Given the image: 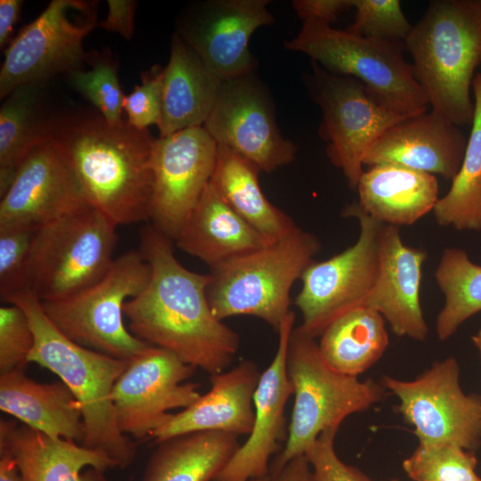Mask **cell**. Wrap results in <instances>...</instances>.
Here are the masks:
<instances>
[{
	"mask_svg": "<svg viewBox=\"0 0 481 481\" xmlns=\"http://www.w3.org/2000/svg\"><path fill=\"white\" fill-rule=\"evenodd\" d=\"M139 250L151 267V278L124 306L130 332L209 375L225 371L240 339L210 308L209 274L184 267L174 254L173 241L151 224L141 230Z\"/></svg>",
	"mask_w": 481,
	"mask_h": 481,
	"instance_id": "6da1fadb",
	"label": "cell"
},
{
	"mask_svg": "<svg viewBox=\"0 0 481 481\" xmlns=\"http://www.w3.org/2000/svg\"><path fill=\"white\" fill-rule=\"evenodd\" d=\"M50 138L90 205L115 225L150 220L154 138L125 121L110 126L94 110L52 114Z\"/></svg>",
	"mask_w": 481,
	"mask_h": 481,
	"instance_id": "7a4b0ae2",
	"label": "cell"
},
{
	"mask_svg": "<svg viewBox=\"0 0 481 481\" xmlns=\"http://www.w3.org/2000/svg\"><path fill=\"white\" fill-rule=\"evenodd\" d=\"M7 304L26 314L35 336L29 363L56 374L77 399L85 426L82 445L108 456L124 469L135 460V444L116 423L111 392L129 360H122L83 346L60 331L45 314L32 291L18 294Z\"/></svg>",
	"mask_w": 481,
	"mask_h": 481,
	"instance_id": "3957f363",
	"label": "cell"
},
{
	"mask_svg": "<svg viewBox=\"0 0 481 481\" xmlns=\"http://www.w3.org/2000/svg\"><path fill=\"white\" fill-rule=\"evenodd\" d=\"M433 112L471 125L470 89L481 63V0L431 1L404 42Z\"/></svg>",
	"mask_w": 481,
	"mask_h": 481,
	"instance_id": "277c9868",
	"label": "cell"
},
{
	"mask_svg": "<svg viewBox=\"0 0 481 481\" xmlns=\"http://www.w3.org/2000/svg\"><path fill=\"white\" fill-rule=\"evenodd\" d=\"M322 249L320 240L297 227L289 234L210 268L207 296L220 321L250 315L277 333L290 312V289Z\"/></svg>",
	"mask_w": 481,
	"mask_h": 481,
	"instance_id": "5b68a950",
	"label": "cell"
},
{
	"mask_svg": "<svg viewBox=\"0 0 481 481\" xmlns=\"http://www.w3.org/2000/svg\"><path fill=\"white\" fill-rule=\"evenodd\" d=\"M286 365L294 404L287 441L273 459L270 473L305 455L325 429L338 428L347 416L379 402L386 390L371 378L361 381L334 370L323 358L315 338L297 328L290 334Z\"/></svg>",
	"mask_w": 481,
	"mask_h": 481,
	"instance_id": "8992f818",
	"label": "cell"
},
{
	"mask_svg": "<svg viewBox=\"0 0 481 481\" xmlns=\"http://www.w3.org/2000/svg\"><path fill=\"white\" fill-rule=\"evenodd\" d=\"M284 45L308 55L330 73L357 78L394 113L412 117L427 111L429 102L412 65L404 58V42L361 37L326 22L306 20Z\"/></svg>",
	"mask_w": 481,
	"mask_h": 481,
	"instance_id": "52a82bcc",
	"label": "cell"
},
{
	"mask_svg": "<svg viewBox=\"0 0 481 481\" xmlns=\"http://www.w3.org/2000/svg\"><path fill=\"white\" fill-rule=\"evenodd\" d=\"M150 278L151 267L143 254L130 250L114 258L108 271L91 285L41 303L50 321L74 342L131 360L151 345L125 326L124 306L144 289Z\"/></svg>",
	"mask_w": 481,
	"mask_h": 481,
	"instance_id": "ba28073f",
	"label": "cell"
},
{
	"mask_svg": "<svg viewBox=\"0 0 481 481\" xmlns=\"http://www.w3.org/2000/svg\"><path fill=\"white\" fill-rule=\"evenodd\" d=\"M117 227L93 207L42 225L31 251L30 291L45 302L98 281L114 260Z\"/></svg>",
	"mask_w": 481,
	"mask_h": 481,
	"instance_id": "9c48e42d",
	"label": "cell"
},
{
	"mask_svg": "<svg viewBox=\"0 0 481 481\" xmlns=\"http://www.w3.org/2000/svg\"><path fill=\"white\" fill-rule=\"evenodd\" d=\"M342 216L358 220L356 242L329 259L314 261L304 272L295 298L302 315L297 329L314 338L342 314L365 306L379 276L386 224L371 217L358 202L346 205Z\"/></svg>",
	"mask_w": 481,
	"mask_h": 481,
	"instance_id": "30bf717a",
	"label": "cell"
},
{
	"mask_svg": "<svg viewBox=\"0 0 481 481\" xmlns=\"http://www.w3.org/2000/svg\"><path fill=\"white\" fill-rule=\"evenodd\" d=\"M98 1L53 0L4 50L0 99L17 87L45 84L60 74L84 69V38L98 25Z\"/></svg>",
	"mask_w": 481,
	"mask_h": 481,
	"instance_id": "8fae6325",
	"label": "cell"
},
{
	"mask_svg": "<svg viewBox=\"0 0 481 481\" xmlns=\"http://www.w3.org/2000/svg\"><path fill=\"white\" fill-rule=\"evenodd\" d=\"M381 385L398 397L397 411L414 427L420 444H451L475 452L481 446V396L462 391L453 356L434 362L413 380L385 375Z\"/></svg>",
	"mask_w": 481,
	"mask_h": 481,
	"instance_id": "7c38bea8",
	"label": "cell"
},
{
	"mask_svg": "<svg viewBox=\"0 0 481 481\" xmlns=\"http://www.w3.org/2000/svg\"><path fill=\"white\" fill-rule=\"evenodd\" d=\"M307 86L322 112L319 133L329 143L331 163L339 167L351 189L363 172V159L389 127L409 118L380 105L355 77L330 73L312 61Z\"/></svg>",
	"mask_w": 481,
	"mask_h": 481,
	"instance_id": "4fadbf2b",
	"label": "cell"
},
{
	"mask_svg": "<svg viewBox=\"0 0 481 481\" xmlns=\"http://www.w3.org/2000/svg\"><path fill=\"white\" fill-rule=\"evenodd\" d=\"M195 368L171 352L149 346L129 360L111 392L116 423L126 436L151 437L174 409H185L201 395L186 380Z\"/></svg>",
	"mask_w": 481,
	"mask_h": 481,
	"instance_id": "5bb4252c",
	"label": "cell"
},
{
	"mask_svg": "<svg viewBox=\"0 0 481 481\" xmlns=\"http://www.w3.org/2000/svg\"><path fill=\"white\" fill-rule=\"evenodd\" d=\"M217 143L204 126L154 139L151 225L175 241L214 172Z\"/></svg>",
	"mask_w": 481,
	"mask_h": 481,
	"instance_id": "9a60e30c",
	"label": "cell"
},
{
	"mask_svg": "<svg viewBox=\"0 0 481 481\" xmlns=\"http://www.w3.org/2000/svg\"><path fill=\"white\" fill-rule=\"evenodd\" d=\"M205 129L224 146L272 172L295 159L296 145L277 126L272 98L254 75L224 80Z\"/></svg>",
	"mask_w": 481,
	"mask_h": 481,
	"instance_id": "2e32d148",
	"label": "cell"
},
{
	"mask_svg": "<svg viewBox=\"0 0 481 481\" xmlns=\"http://www.w3.org/2000/svg\"><path fill=\"white\" fill-rule=\"evenodd\" d=\"M267 0H208L189 4L175 20V33L223 81L254 73L249 49L252 34L270 25Z\"/></svg>",
	"mask_w": 481,
	"mask_h": 481,
	"instance_id": "e0dca14e",
	"label": "cell"
},
{
	"mask_svg": "<svg viewBox=\"0 0 481 481\" xmlns=\"http://www.w3.org/2000/svg\"><path fill=\"white\" fill-rule=\"evenodd\" d=\"M0 198V226L41 227L92 207L51 138L29 152Z\"/></svg>",
	"mask_w": 481,
	"mask_h": 481,
	"instance_id": "ac0fdd59",
	"label": "cell"
},
{
	"mask_svg": "<svg viewBox=\"0 0 481 481\" xmlns=\"http://www.w3.org/2000/svg\"><path fill=\"white\" fill-rule=\"evenodd\" d=\"M290 311L278 331V346L270 365L261 373L254 395V424L247 440L220 471L215 481H250L270 475V458L288 438L286 404L293 395L287 373V351L294 329Z\"/></svg>",
	"mask_w": 481,
	"mask_h": 481,
	"instance_id": "d6986e66",
	"label": "cell"
},
{
	"mask_svg": "<svg viewBox=\"0 0 481 481\" xmlns=\"http://www.w3.org/2000/svg\"><path fill=\"white\" fill-rule=\"evenodd\" d=\"M468 139L459 127L433 112L409 117L385 131L369 149L363 165H395L452 180Z\"/></svg>",
	"mask_w": 481,
	"mask_h": 481,
	"instance_id": "ffe728a7",
	"label": "cell"
},
{
	"mask_svg": "<svg viewBox=\"0 0 481 481\" xmlns=\"http://www.w3.org/2000/svg\"><path fill=\"white\" fill-rule=\"evenodd\" d=\"M261 373L255 362L243 360L231 370L210 375L209 390L191 406L172 413L151 438L158 444L200 431L249 436L254 424V395Z\"/></svg>",
	"mask_w": 481,
	"mask_h": 481,
	"instance_id": "44dd1931",
	"label": "cell"
},
{
	"mask_svg": "<svg viewBox=\"0 0 481 481\" xmlns=\"http://www.w3.org/2000/svg\"><path fill=\"white\" fill-rule=\"evenodd\" d=\"M0 451L14 460L23 481H107L117 468L104 453L52 437L16 420H0Z\"/></svg>",
	"mask_w": 481,
	"mask_h": 481,
	"instance_id": "7402d4cb",
	"label": "cell"
},
{
	"mask_svg": "<svg viewBox=\"0 0 481 481\" xmlns=\"http://www.w3.org/2000/svg\"><path fill=\"white\" fill-rule=\"evenodd\" d=\"M424 249L404 244L399 227L386 224L379 276L365 306L379 312L393 333L424 341L428 335L420 305Z\"/></svg>",
	"mask_w": 481,
	"mask_h": 481,
	"instance_id": "603a6c76",
	"label": "cell"
},
{
	"mask_svg": "<svg viewBox=\"0 0 481 481\" xmlns=\"http://www.w3.org/2000/svg\"><path fill=\"white\" fill-rule=\"evenodd\" d=\"M222 83L223 80L175 32L171 38L169 61L163 69L159 136L203 126Z\"/></svg>",
	"mask_w": 481,
	"mask_h": 481,
	"instance_id": "cb8c5ba5",
	"label": "cell"
},
{
	"mask_svg": "<svg viewBox=\"0 0 481 481\" xmlns=\"http://www.w3.org/2000/svg\"><path fill=\"white\" fill-rule=\"evenodd\" d=\"M0 409L47 436L83 444L81 410L62 381L37 382L24 370L0 374Z\"/></svg>",
	"mask_w": 481,
	"mask_h": 481,
	"instance_id": "d4e9b609",
	"label": "cell"
},
{
	"mask_svg": "<svg viewBox=\"0 0 481 481\" xmlns=\"http://www.w3.org/2000/svg\"><path fill=\"white\" fill-rule=\"evenodd\" d=\"M272 242L240 217L210 181L175 241L210 268Z\"/></svg>",
	"mask_w": 481,
	"mask_h": 481,
	"instance_id": "484cf974",
	"label": "cell"
},
{
	"mask_svg": "<svg viewBox=\"0 0 481 481\" xmlns=\"http://www.w3.org/2000/svg\"><path fill=\"white\" fill-rule=\"evenodd\" d=\"M356 190L358 204L373 219L388 225H411L433 211L438 201L436 177L395 165L363 170Z\"/></svg>",
	"mask_w": 481,
	"mask_h": 481,
	"instance_id": "4316f807",
	"label": "cell"
},
{
	"mask_svg": "<svg viewBox=\"0 0 481 481\" xmlns=\"http://www.w3.org/2000/svg\"><path fill=\"white\" fill-rule=\"evenodd\" d=\"M155 444L143 481H215L240 445L238 436L216 431L185 433Z\"/></svg>",
	"mask_w": 481,
	"mask_h": 481,
	"instance_id": "83f0119b",
	"label": "cell"
},
{
	"mask_svg": "<svg viewBox=\"0 0 481 481\" xmlns=\"http://www.w3.org/2000/svg\"><path fill=\"white\" fill-rule=\"evenodd\" d=\"M260 171L248 159L217 144L210 182L240 217L265 238L274 241L298 226L265 197L258 182Z\"/></svg>",
	"mask_w": 481,
	"mask_h": 481,
	"instance_id": "f1b7e54d",
	"label": "cell"
},
{
	"mask_svg": "<svg viewBox=\"0 0 481 481\" xmlns=\"http://www.w3.org/2000/svg\"><path fill=\"white\" fill-rule=\"evenodd\" d=\"M44 86H20L1 105L0 197L11 186L29 152L50 138L52 115L44 110Z\"/></svg>",
	"mask_w": 481,
	"mask_h": 481,
	"instance_id": "f546056e",
	"label": "cell"
},
{
	"mask_svg": "<svg viewBox=\"0 0 481 481\" xmlns=\"http://www.w3.org/2000/svg\"><path fill=\"white\" fill-rule=\"evenodd\" d=\"M386 321L363 306L333 321L321 336L320 351L337 371L357 377L376 363L388 344Z\"/></svg>",
	"mask_w": 481,
	"mask_h": 481,
	"instance_id": "4dcf8cb0",
	"label": "cell"
},
{
	"mask_svg": "<svg viewBox=\"0 0 481 481\" xmlns=\"http://www.w3.org/2000/svg\"><path fill=\"white\" fill-rule=\"evenodd\" d=\"M475 111L462 164L433 212L440 226L481 230V73L472 81Z\"/></svg>",
	"mask_w": 481,
	"mask_h": 481,
	"instance_id": "1f68e13d",
	"label": "cell"
},
{
	"mask_svg": "<svg viewBox=\"0 0 481 481\" xmlns=\"http://www.w3.org/2000/svg\"><path fill=\"white\" fill-rule=\"evenodd\" d=\"M434 276L444 296V305L436 318V335L444 341L464 322L481 312V265L474 264L465 250L446 248Z\"/></svg>",
	"mask_w": 481,
	"mask_h": 481,
	"instance_id": "d6a6232c",
	"label": "cell"
},
{
	"mask_svg": "<svg viewBox=\"0 0 481 481\" xmlns=\"http://www.w3.org/2000/svg\"><path fill=\"white\" fill-rule=\"evenodd\" d=\"M89 70L80 69L69 75L73 88L89 101L113 126H121L123 100L118 61L110 51L87 53Z\"/></svg>",
	"mask_w": 481,
	"mask_h": 481,
	"instance_id": "836d02e7",
	"label": "cell"
},
{
	"mask_svg": "<svg viewBox=\"0 0 481 481\" xmlns=\"http://www.w3.org/2000/svg\"><path fill=\"white\" fill-rule=\"evenodd\" d=\"M477 465L475 452L451 444H419L403 461L404 472L414 481H481Z\"/></svg>",
	"mask_w": 481,
	"mask_h": 481,
	"instance_id": "e575fe53",
	"label": "cell"
},
{
	"mask_svg": "<svg viewBox=\"0 0 481 481\" xmlns=\"http://www.w3.org/2000/svg\"><path fill=\"white\" fill-rule=\"evenodd\" d=\"M39 228L0 226V297L5 303L18 294L30 291L29 262Z\"/></svg>",
	"mask_w": 481,
	"mask_h": 481,
	"instance_id": "d590c367",
	"label": "cell"
},
{
	"mask_svg": "<svg viewBox=\"0 0 481 481\" xmlns=\"http://www.w3.org/2000/svg\"><path fill=\"white\" fill-rule=\"evenodd\" d=\"M355 21L346 31L365 37L404 42L412 26L399 0H352Z\"/></svg>",
	"mask_w": 481,
	"mask_h": 481,
	"instance_id": "8d00e7d4",
	"label": "cell"
},
{
	"mask_svg": "<svg viewBox=\"0 0 481 481\" xmlns=\"http://www.w3.org/2000/svg\"><path fill=\"white\" fill-rule=\"evenodd\" d=\"M35 336L24 311L8 304L0 307V374L24 370Z\"/></svg>",
	"mask_w": 481,
	"mask_h": 481,
	"instance_id": "74e56055",
	"label": "cell"
},
{
	"mask_svg": "<svg viewBox=\"0 0 481 481\" xmlns=\"http://www.w3.org/2000/svg\"><path fill=\"white\" fill-rule=\"evenodd\" d=\"M163 69L152 67L143 74L142 84L124 97L123 110L127 116L126 121L137 129L145 130L151 125L160 126Z\"/></svg>",
	"mask_w": 481,
	"mask_h": 481,
	"instance_id": "f35d334b",
	"label": "cell"
},
{
	"mask_svg": "<svg viewBox=\"0 0 481 481\" xmlns=\"http://www.w3.org/2000/svg\"><path fill=\"white\" fill-rule=\"evenodd\" d=\"M338 428L322 431L305 455L313 473V481H372L357 468L342 461L334 446Z\"/></svg>",
	"mask_w": 481,
	"mask_h": 481,
	"instance_id": "ab89813d",
	"label": "cell"
},
{
	"mask_svg": "<svg viewBox=\"0 0 481 481\" xmlns=\"http://www.w3.org/2000/svg\"><path fill=\"white\" fill-rule=\"evenodd\" d=\"M106 18L97 27L120 35L130 40L135 31V14L137 2L135 0H108Z\"/></svg>",
	"mask_w": 481,
	"mask_h": 481,
	"instance_id": "60d3db41",
	"label": "cell"
},
{
	"mask_svg": "<svg viewBox=\"0 0 481 481\" xmlns=\"http://www.w3.org/2000/svg\"><path fill=\"white\" fill-rule=\"evenodd\" d=\"M292 5L303 20H318L330 24L343 11L353 8L352 0H295Z\"/></svg>",
	"mask_w": 481,
	"mask_h": 481,
	"instance_id": "b9f144b4",
	"label": "cell"
},
{
	"mask_svg": "<svg viewBox=\"0 0 481 481\" xmlns=\"http://www.w3.org/2000/svg\"><path fill=\"white\" fill-rule=\"evenodd\" d=\"M270 481H313L311 466L306 455L295 457L280 470L270 473Z\"/></svg>",
	"mask_w": 481,
	"mask_h": 481,
	"instance_id": "7bdbcfd3",
	"label": "cell"
},
{
	"mask_svg": "<svg viewBox=\"0 0 481 481\" xmlns=\"http://www.w3.org/2000/svg\"><path fill=\"white\" fill-rule=\"evenodd\" d=\"M23 1H0V47L3 49L10 44V37L15 23L20 18Z\"/></svg>",
	"mask_w": 481,
	"mask_h": 481,
	"instance_id": "ee69618b",
	"label": "cell"
},
{
	"mask_svg": "<svg viewBox=\"0 0 481 481\" xmlns=\"http://www.w3.org/2000/svg\"><path fill=\"white\" fill-rule=\"evenodd\" d=\"M0 481H23L12 457L0 451Z\"/></svg>",
	"mask_w": 481,
	"mask_h": 481,
	"instance_id": "f6af8a7d",
	"label": "cell"
},
{
	"mask_svg": "<svg viewBox=\"0 0 481 481\" xmlns=\"http://www.w3.org/2000/svg\"><path fill=\"white\" fill-rule=\"evenodd\" d=\"M472 342L474 346H476V348L477 349L480 359H481V328L474 336H472Z\"/></svg>",
	"mask_w": 481,
	"mask_h": 481,
	"instance_id": "bcb514c9",
	"label": "cell"
},
{
	"mask_svg": "<svg viewBox=\"0 0 481 481\" xmlns=\"http://www.w3.org/2000/svg\"><path fill=\"white\" fill-rule=\"evenodd\" d=\"M250 481H270V475L265 477L252 479Z\"/></svg>",
	"mask_w": 481,
	"mask_h": 481,
	"instance_id": "7dc6e473",
	"label": "cell"
},
{
	"mask_svg": "<svg viewBox=\"0 0 481 481\" xmlns=\"http://www.w3.org/2000/svg\"><path fill=\"white\" fill-rule=\"evenodd\" d=\"M390 481H400L399 479H396V478H393L391 479Z\"/></svg>",
	"mask_w": 481,
	"mask_h": 481,
	"instance_id": "c3c4849f",
	"label": "cell"
}]
</instances>
